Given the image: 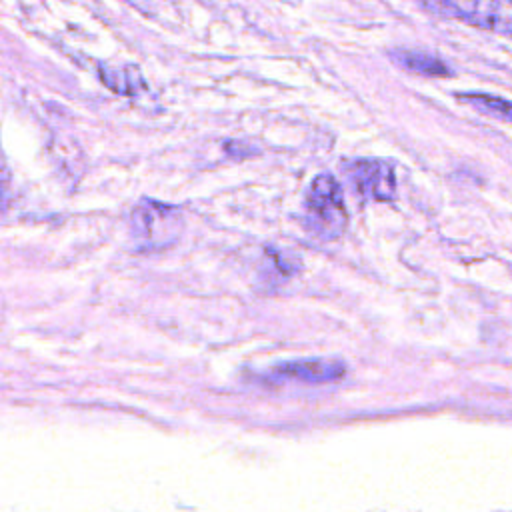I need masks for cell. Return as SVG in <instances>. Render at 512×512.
Listing matches in <instances>:
<instances>
[{"label":"cell","instance_id":"obj_1","mask_svg":"<svg viewBox=\"0 0 512 512\" xmlns=\"http://www.w3.org/2000/svg\"><path fill=\"white\" fill-rule=\"evenodd\" d=\"M348 222L342 188L330 174H320L304 198V224L320 240L338 238Z\"/></svg>","mask_w":512,"mask_h":512},{"label":"cell","instance_id":"obj_2","mask_svg":"<svg viewBox=\"0 0 512 512\" xmlns=\"http://www.w3.org/2000/svg\"><path fill=\"white\" fill-rule=\"evenodd\" d=\"M184 228L182 214L168 204L142 200L130 214L128 232L138 248L162 250L174 244Z\"/></svg>","mask_w":512,"mask_h":512},{"label":"cell","instance_id":"obj_3","mask_svg":"<svg viewBox=\"0 0 512 512\" xmlns=\"http://www.w3.org/2000/svg\"><path fill=\"white\" fill-rule=\"evenodd\" d=\"M436 16L512 38V0H418Z\"/></svg>","mask_w":512,"mask_h":512},{"label":"cell","instance_id":"obj_4","mask_svg":"<svg viewBox=\"0 0 512 512\" xmlns=\"http://www.w3.org/2000/svg\"><path fill=\"white\" fill-rule=\"evenodd\" d=\"M346 174L356 190L374 202H390L396 194L394 168L378 158H360L346 166Z\"/></svg>","mask_w":512,"mask_h":512},{"label":"cell","instance_id":"obj_5","mask_svg":"<svg viewBox=\"0 0 512 512\" xmlns=\"http://www.w3.org/2000/svg\"><path fill=\"white\" fill-rule=\"evenodd\" d=\"M274 374L300 382H332L344 374V364L326 358H306L282 362L274 366Z\"/></svg>","mask_w":512,"mask_h":512},{"label":"cell","instance_id":"obj_6","mask_svg":"<svg viewBox=\"0 0 512 512\" xmlns=\"http://www.w3.org/2000/svg\"><path fill=\"white\" fill-rule=\"evenodd\" d=\"M398 66L422 76H448L450 68L434 54L420 50H394L390 56Z\"/></svg>","mask_w":512,"mask_h":512},{"label":"cell","instance_id":"obj_7","mask_svg":"<svg viewBox=\"0 0 512 512\" xmlns=\"http://www.w3.org/2000/svg\"><path fill=\"white\" fill-rule=\"evenodd\" d=\"M458 100L480 114L512 122V102L490 94H458Z\"/></svg>","mask_w":512,"mask_h":512}]
</instances>
